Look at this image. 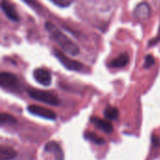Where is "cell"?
Here are the masks:
<instances>
[{"instance_id":"cell-1","label":"cell","mask_w":160,"mask_h":160,"mask_svg":"<svg viewBox=\"0 0 160 160\" xmlns=\"http://www.w3.org/2000/svg\"><path fill=\"white\" fill-rule=\"evenodd\" d=\"M45 28L48 31L51 38L54 40L66 52L70 55H78L80 52L79 46L73 42L68 36H66L58 27H56L52 22H47L45 23Z\"/></svg>"},{"instance_id":"cell-2","label":"cell","mask_w":160,"mask_h":160,"mask_svg":"<svg viewBox=\"0 0 160 160\" xmlns=\"http://www.w3.org/2000/svg\"><path fill=\"white\" fill-rule=\"evenodd\" d=\"M27 93L29 97L32 98L33 99H36L38 101H40L49 105L57 106L60 102L58 97L52 92L43 91V90L36 89V88H30L27 90Z\"/></svg>"},{"instance_id":"cell-3","label":"cell","mask_w":160,"mask_h":160,"mask_svg":"<svg viewBox=\"0 0 160 160\" xmlns=\"http://www.w3.org/2000/svg\"><path fill=\"white\" fill-rule=\"evenodd\" d=\"M0 87L9 91H18L21 88V82L15 74L3 71L0 72Z\"/></svg>"},{"instance_id":"cell-4","label":"cell","mask_w":160,"mask_h":160,"mask_svg":"<svg viewBox=\"0 0 160 160\" xmlns=\"http://www.w3.org/2000/svg\"><path fill=\"white\" fill-rule=\"evenodd\" d=\"M53 52H54L55 57L60 61V63L66 68H68L69 70H73V71H82L83 68H85L83 64H82L79 61H76V60H73V59L69 58L68 55H66L60 50L54 49L53 50Z\"/></svg>"},{"instance_id":"cell-5","label":"cell","mask_w":160,"mask_h":160,"mask_svg":"<svg viewBox=\"0 0 160 160\" xmlns=\"http://www.w3.org/2000/svg\"><path fill=\"white\" fill-rule=\"evenodd\" d=\"M27 111L36 116L45 118L48 120H55L56 119V114L53 111L47 109L45 107H41L38 105H30L27 107Z\"/></svg>"},{"instance_id":"cell-6","label":"cell","mask_w":160,"mask_h":160,"mask_svg":"<svg viewBox=\"0 0 160 160\" xmlns=\"http://www.w3.org/2000/svg\"><path fill=\"white\" fill-rule=\"evenodd\" d=\"M151 7L148 3L146 2H142L139 3L134 10H133V16L136 20L138 21H146L150 18L151 16Z\"/></svg>"},{"instance_id":"cell-7","label":"cell","mask_w":160,"mask_h":160,"mask_svg":"<svg viewBox=\"0 0 160 160\" xmlns=\"http://www.w3.org/2000/svg\"><path fill=\"white\" fill-rule=\"evenodd\" d=\"M33 76H34V79L42 85L48 86L52 82V75H51V72L47 68H39L35 69L33 72Z\"/></svg>"},{"instance_id":"cell-8","label":"cell","mask_w":160,"mask_h":160,"mask_svg":"<svg viewBox=\"0 0 160 160\" xmlns=\"http://www.w3.org/2000/svg\"><path fill=\"white\" fill-rule=\"evenodd\" d=\"M45 152L51 153L53 155L55 160H65L64 152L61 148V146L56 142H49L44 148Z\"/></svg>"},{"instance_id":"cell-9","label":"cell","mask_w":160,"mask_h":160,"mask_svg":"<svg viewBox=\"0 0 160 160\" xmlns=\"http://www.w3.org/2000/svg\"><path fill=\"white\" fill-rule=\"evenodd\" d=\"M90 121L98 129L104 131L105 133L111 134L113 131V127H112V123L108 120H104V119H101V118L97 117V116H92L90 118Z\"/></svg>"},{"instance_id":"cell-10","label":"cell","mask_w":160,"mask_h":160,"mask_svg":"<svg viewBox=\"0 0 160 160\" xmlns=\"http://www.w3.org/2000/svg\"><path fill=\"white\" fill-rule=\"evenodd\" d=\"M1 8L4 11V13L6 14V16L8 19H10L11 21H13V22H19L20 21V16H19L15 7L11 3L6 2V1L1 2Z\"/></svg>"},{"instance_id":"cell-11","label":"cell","mask_w":160,"mask_h":160,"mask_svg":"<svg viewBox=\"0 0 160 160\" xmlns=\"http://www.w3.org/2000/svg\"><path fill=\"white\" fill-rule=\"evenodd\" d=\"M128 63H129V55H128V53L123 52L119 56H117L116 58L112 60L110 62L109 66L111 68H125L126 66H128Z\"/></svg>"},{"instance_id":"cell-12","label":"cell","mask_w":160,"mask_h":160,"mask_svg":"<svg viewBox=\"0 0 160 160\" xmlns=\"http://www.w3.org/2000/svg\"><path fill=\"white\" fill-rule=\"evenodd\" d=\"M17 157V152L12 147L0 145V160H12Z\"/></svg>"},{"instance_id":"cell-13","label":"cell","mask_w":160,"mask_h":160,"mask_svg":"<svg viewBox=\"0 0 160 160\" xmlns=\"http://www.w3.org/2000/svg\"><path fill=\"white\" fill-rule=\"evenodd\" d=\"M84 139L91 142H93V143H95V144H98V145H103L106 142L105 140L102 137L97 135L94 132H90V131H87V132L84 133Z\"/></svg>"},{"instance_id":"cell-14","label":"cell","mask_w":160,"mask_h":160,"mask_svg":"<svg viewBox=\"0 0 160 160\" xmlns=\"http://www.w3.org/2000/svg\"><path fill=\"white\" fill-rule=\"evenodd\" d=\"M104 116L108 121H112V120H117L119 117V111L115 107L108 106L104 110Z\"/></svg>"},{"instance_id":"cell-15","label":"cell","mask_w":160,"mask_h":160,"mask_svg":"<svg viewBox=\"0 0 160 160\" xmlns=\"http://www.w3.org/2000/svg\"><path fill=\"white\" fill-rule=\"evenodd\" d=\"M17 123V119L13 117L11 114L6 112H0V126L4 125H15Z\"/></svg>"},{"instance_id":"cell-16","label":"cell","mask_w":160,"mask_h":160,"mask_svg":"<svg viewBox=\"0 0 160 160\" xmlns=\"http://www.w3.org/2000/svg\"><path fill=\"white\" fill-rule=\"evenodd\" d=\"M156 63L155 57L152 54H147L144 58V64H143V68H150L151 67H153Z\"/></svg>"},{"instance_id":"cell-17","label":"cell","mask_w":160,"mask_h":160,"mask_svg":"<svg viewBox=\"0 0 160 160\" xmlns=\"http://www.w3.org/2000/svg\"><path fill=\"white\" fill-rule=\"evenodd\" d=\"M52 2L60 8H67L72 4V1H68V0H52Z\"/></svg>"},{"instance_id":"cell-18","label":"cell","mask_w":160,"mask_h":160,"mask_svg":"<svg viewBox=\"0 0 160 160\" xmlns=\"http://www.w3.org/2000/svg\"><path fill=\"white\" fill-rule=\"evenodd\" d=\"M151 142H152V145L155 148H158L160 146V138L157 135H153L151 138Z\"/></svg>"},{"instance_id":"cell-19","label":"cell","mask_w":160,"mask_h":160,"mask_svg":"<svg viewBox=\"0 0 160 160\" xmlns=\"http://www.w3.org/2000/svg\"><path fill=\"white\" fill-rule=\"evenodd\" d=\"M160 41V28H159V32H158V35L156 37V38H154L153 39H151L149 42H148V45H149V47H152L153 45H156L157 43H158Z\"/></svg>"}]
</instances>
